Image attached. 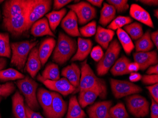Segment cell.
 Masks as SVG:
<instances>
[{"mask_svg":"<svg viewBox=\"0 0 158 118\" xmlns=\"http://www.w3.org/2000/svg\"><path fill=\"white\" fill-rule=\"evenodd\" d=\"M107 2L114 7L118 13L125 12L129 7L127 0H107Z\"/></svg>","mask_w":158,"mask_h":118,"instance_id":"cell-40","label":"cell"},{"mask_svg":"<svg viewBox=\"0 0 158 118\" xmlns=\"http://www.w3.org/2000/svg\"><path fill=\"white\" fill-rule=\"evenodd\" d=\"M86 114L81 109L75 96L69 100V106L66 118H85Z\"/></svg>","mask_w":158,"mask_h":118,"instance_id":"cell-29","label":"cell"},{"mask_svg":"<svg viewBox=\"0 0 158 118\" xmlns=\"http://www.w3.org/2000/svg\"><path fill=\"white\" fill-rule=\"evenodd\" d=\"M124 28L125 31L134 40H137L143 35L142 25L139 23L129 24L124 26Z\"/></svg>","mask_w":158,"mask_h":118,"instance_id":"cell-36","label":"cell"},{"mask_svg":"<svg viewBox=\"0 0 158 118\" xmlns=\"http://www.w3.org/2000/svg\"><path fill=\"white\" fill-rule=\"evenodd\" d=\"M92 45L93 43L90 39L79 37L77 42V51L71 59V62L84 61L91 52Z\"/></svg>","mask_w":158,"mask_h":118,"instance_id":"cell-18","label":"cell"},{"mask_svg":"<svg viewBox=\"0 0 158 118\" xmlns=\"http://www.w3.org/2000/svg\"><path fill=\"white\" fill-rule=\"evenodd\" d=\"M37 97L39 104L42 107L44 114L47 116L50 111L52 105L53 101L52 92H49L44 88H40L37 93Z\"/></svg>","mask_w":158,"mask_h":118,"instance_id":"cell-24","label":"cell"},{"mask_svg":"<svg viewBox=\"0 0 158 118\" xmlns=\"http://www.w3.org/2000/svg\"><path fill=\"white\" fill-rule=\"evenodd\" d=\"M154 16H155V17H156V18H158V10L156 9V10H154Z\"/></svg>","mask_w":158,"mask_h":118,"instance_id":"cell-55","label":"cell"},{"mask_svg":"<svg viewBox=\"0 0 158 118\" xmlns=\"http://www.w3.org/2000/svg\"><path fill=\"white\" fill-rule=\"evenodd\" d=\"M1 18V11H0V18Z\"/></svg>","mask_w":158,"mask_h":118,"instance_id":"cell-57","label":"cell"},{"mask_svg":"<svg viewBox=\"0 0 158 118\" xmlns=\"http://www.w3.org/2000/svg\"><path fill=\"white\" fill-rule=\"evenodd\" d=\"M32 0H10L5 2L2 7L3 19L16 17L24 13L30 7Z\"/></svg>","mask_w":158,"mask_h":118,"instance_id":"cell-9","label":"cell"},{"mask_svg":"<svg viewBox=\"0 0 158 118\" xmlns=\"http://www.w3.org/2000/svg\"><path fill=\"white\" fill-rule=\"evenodd\" d=\"M116 14V9L112 5L104 2L102 8L100 11L99 23L103 26H106L112 21L115 17Z\"/></svg>","mask_w":158,"mask_h":118,"instance_id":"cell-28","label":"cell"},{"mask_svg":"<svg viewBox=\"0 0 158 118\" xmlns=\"http://www.w3.org/2000/svg\"><path fill=\"white\" fill-rule=\"evenodd\" d=\"M129 111L137 118H142L148 115L149 103L145 97L139 95H134L126 98Z\"/></svg>","mask_w":158,"mask_h":118,"instance_id":"cell-7","label":"cell"},{"mask_svg":"<svg viewBox=\"0 0 158 118\" xmlns=\"http://www.w3.org/2000/svg\"><path fill=\"white\" fill-rule=\"evenodd\" d=\"M136 52H147L154 47V44L151 39V33L148 30L138 39L135 43Z\"/></svg>","mask_w":158,"mask_h":118,"instance_id":"cell-27","label":"cell"},{"mask_svg":"<svg viewBox=\"0 0 158 118\" xmlns=\"http://www.w3.org/2000/svg\"><path fill=\"white\" fill-rule=\"evenodd\" d=\"M0 118H2L1 115V114H0Z\"/></svg>","mask_w":158,"mask_h":118,"instance_id":"cell-59","label":"cell"},{"mask_svg":"<svg viewBox=\"0 0 158 118\" xmlns=\"http://www.w3.org/2000/svg\"><path fill=\"white\" fill-rule=\"evenodd\" d=\"M87 60L81 63V75L79 87L74 93L86 89H98L100 93L101 99H104L107 95V87L104 80L98 78L87 63Z\"/></svg>","mask_w":158,"mask_h":118,"instance_id":"cell-1","label":"cell"},{"mask_svg":"<svg viewBox=\"0 0 158 118\" xmlns=\"http://www.w3.org/2000/svg\"><path fill=\"white\" fill-rule=\"evenodd\" d=\"M42 77L45 79L57 80L60 79V72L57 65L54 63H49L43 71Z\"/></svg>","mask_w":158,"mask_h":118,"instance_id":"cell-34","label":"cell"},{"mask_svg":"<svg viewBox=\"0 0 158 118\" xmlns=\"http://www.w3.org/2000/svg\"><path fill=\"white\" fill-rule=\"evenodd\" d=\"M25 110L27 118H44L40 113L33 111L26 104L25 105Z\"/></svg>","mask_w":158,"mask_h":118,"instance_id":"cell-47","label":"cell"},{"mask_svg":"<svg viewBox=\"0 0 158 118\" xmlns=\"http://www.w3.org/2000/svg\"><path fill=\"white\" fill-rule=\"evenodd\" d=\"M23 96L17 91L12 97V112L16 118H27Z\"/></svg>","mask_w":158,"mask_h":118,"instance_id":"cell-23","label":"cell"},{"mask_svg":"<svg viewBox=\"0 0 158 118\" xmlns=\"http://www.w3.org/2000/svg\"><path fill=\"white\" fill-rule=\"evenodd\" d=\"M104 55V52L102 47L99 46H96L91 50L90 56L96 62H98L102 59Z\"/></svg>","mask_w":158,"mask_h":118,"instance_id":"cell-42","label":"cell"},{"mask_svg":"<svg viewBox=\"0 0 158 118\" xmlns=\"http://www.w3.org/2000/svg\"><path fill=\"white\" fill-rule=\"evenodd\" d=\"M100 96V93L98 89H90L80 91L78 103L82 108H85L88 105L92 104L96 98Z\"/></svg>","mask_w":158,"mask_h":118,"instance_id":"cell-26","label":"cell"},{"mask_svg":"<svg viewBox=\"0 0 158 118\" xmlns=\"http://www.w3.org/2000/svg\"><path fill=\"white\" fill-rule=\"evenodd\" d=\"M39 41H24L10 44L12 56L10 64L23 72L31 50L36 47Z\"/></svg>","mask_w":158,"mask_h":118,"instance_id":"cell-3","label":"cell"},{"mask_svg":"<svg viewBox=\"0 0 158 118\" xmlns=\"http://www.w3.org/2000/svg\"><path fill=\"white\" fill-rule=\"evenodd\" d=\"M41 63L39 55V48L35 47L31 50L27 59L26 70L32 79L35 78L40 70Z\"/></svg>","mask_w":158,"mask_h":118,"instance_id":"cell-17","label":"cell"},{"mask_svg":"<svg viewBox=\"0 0 158 118\" xmlns=\"http://www.w3.org/2000/svg\"><path fill=\"white\" fill-rule=\"evenodd\" d=\"M24 75L15 69L12 68L0 71V81L5 82L7 81L21 79L25 78Z\"/></svg>","mask_w":158,"mask_h":118,"instance_id":"cell-35","label":"cell"},{"mask_svg":"<svg viewBox=\"0 0 158 118\" xmlns=\"http://www.w3.org/2000/svg\"><path fill=\"white\" fill-rule=\"evenodd\" d=\"M53 101L47 118H62L67 109V103L58 93L52 92Z\"/></svg>","mask_w":158,"mask_h":118,"instance_id":"cell-15","label":"cell"},{"mask_svg":"<svg viewBox=\"0 0 158 118\" xmlns=\"http://www.w3.org/2000/svg\"><path fill=\"white\" fill-rule=\"evenodd\" d=\"M81 35L86 38L91 37L96 34L97 31V23L95 21H92L89 23L81 27L79 30Z\"/></svg>","mask_w":158,"mask_h":118,"instance_id":"cell-39","label":"cell"},{"mask_svg":"<svg viewBox=\"0 0 158 118\" xmlns=\"http://www.w3.org/2000/svg\"><path fill=\"white\" fill-rule=\"evenodd\" d=\"M151 39L152 41V43H154L155 46H156L157 49L158 48V31H156L153 32L151 34Z\"/></svg>","mask_w":158,"mask_h":118,"instance_id":"cell-51","label":"cell"},{"mask_svg":"<svg viewBox=\"0 0 158 118\" xmlns=\"http://www.w3.org/2000/svg\"><path fill=\"white\" fill-rule=\"evenodd\" d=\"M146 73L148 75H158V64L151 66L146 71Z\"/></svg>","mask_w":158,"mask_h":118,"instance_id":"cell-50","label":"cell"},{"mask_svg":"<svg viewBox=\"0 0 158 118\" xmlns=\"http://www.w3.org/2000/svg\"><path fill=\"white\" fill-rule=\"evenodd\" d=\"M120 45L117 39L113 41L106 50L105 54L98 62L97 67L98 75L102 76L107 73L113 65L120 53Z\"/></svg>","mask_w":158,"mask_h":118,"instance_id":"cell-5","label":"cell"},{"mask_svg":"<svg viewBox=\"0 0 158 118\" xmlns=\"http://www.w3.org/2000/svg\"><path fill=\"white\" fill-rule=\"evenodd\" d=\"M152 105L151 106V118H158V104L152 98H151Z\"/></svg>","mask_w":158,"mask_h":118,"instance_id":"cell-46","label":"cell"},{"mask_svg":"<svg viewBox=\"0 0 158 118\" xmlns=\"http://www.w3.org/2000/svg\"><path fill=\"white\" fill-rule=\"evenodd\" d=\"M56 46V40L53 38H47L41 43L39 55L42 66L45 65Z\"/></svg>","mask_w":158,"mask_h":118,"instance_id":"cell-21","label":"cell"},{"mask_svg":"<svg viewBox=\"0 0 158 118\" xmlns=\"http://www.w3.org/2000/svg\"><path fill=\"white\" fill-rule=\"evenodd\" d=\"M77 49L76 41L60 31L53 52L52 59L57 63L64 64L75 54Z\"/></svg>","mask_w":158,"mask_h":118,"instance_id":"cell-2","label":"cell"},{"mask_svg":"<svg viewBox=\"0 0 158 118\" xmlns=\"http://www.w3.org/2000/svg\"><path fill=\"white\" fill-rule=\"evenodd\" d=\"M134 61L139 66V70L144 71L149 66L158 64V54L156 51L136 52L133 55Z\"/></svg>","mask_w":158,"mask_h":118,"instance_id":"cell-13","label":"cell"},{"mask_svg":"<svg viewBox=\"0 0 158 118\" xmlns=\"http://www.w3.org/2000/svg\"><path fill=\"white\" fill-rule=\"evenodd\" d=\"M15 87L12 82H7L0 85V96L7 97L15 90Z\"/></svg>","mask_w":158,"mask_h":118,"instance_id":"cell-41","label":"cell"},{"mask_svg":"<svg viewBox=\"0 0 158 118\" xmlns=\"http://www.w3.org/2000/svg\"><path fill=\"white\" fill-rule=\"evenodd\" d=\"M131 61L128 58L122 56L118 59L113 66L112 68L110 70L112 74L114 76H121L126 75L130 73L127 70V66Z\"/></svg>","mask_w":158,"mask_h":118,"instance_id":"cell-30","label":"cell"},{"mask_svg":"<svg viewBox=\"0 0 158 118\" xmlns=\"http://www.w3.org/2000/svg\"><path fill=\"white\" fill-rule=\"evenodd\" d=\"M67 10L63 8L58 11L53 10L52 12L46 14V17L48 18L50 28L53 32H56L57 27L60 24Z\"/></svg>","mask_w":158,"mask_h":118,"instance_id":"cell-31","label":"cell"},{"mask_svg":"<svg viewBox=\"0 0 158 118\" xmlns=\"http://www.w3.org/2000/svg\"><path fill=\"white\" fill-rule=\"evenodd\" d=\"M52 4L51 0H32L27 12L26 31L50 10Z\"/></svg>","mask_w":158,"mask_h":118,"instance_id":"cell-6","label":"cell"},{"mask_svg":"<svg viewBox=\"0 0 158 118\" xmlns=\"http://www.w3.org/2000/svg\"><path fill=\"white\" fill-rule=\"evenodd\" d=\"M87 2L94 6H97L100 8L102 7L103 1V0H88Z\"/></svg>","mask_w":158,"mask_h":118,"instance_id":"cell-53","label":"cell"},{"mask_svg":"<svg viewBox=\"0 0 158 118\" xmlns=\"http://www.w3.org/2000/svg\"><path fill=\"white\" fill-rule=\"evenodd\" d=\"M72 2V1L71 0H55L54 1L53 9L55 10H58Z\"/></svg>","mask_w":158,"mask_h":118,"instance_id":"cell-45","label":"cell"},{"mask_svg":"<svg viewBox=\"0 0 158 118\" xmlns=\"http://www.w3.org/2000/svg\"><path fill=\"white\" fill-rule=\"evenodd\" d=\"M30 7L24 13L19 16L10 19H3L2 26L5 31L16 37L20 36L26 31L27 17Z\"/></svg>","mask_w":158,"mask_h":118,"instance_id":"cell-11","label":"cell"},{"mask_svg":"<svg viewBox=\"0 0 158 118\" xmlns=\"http://www.w3.org/2000/svg\"><path fill=\"white\" fill-rule=\"evenodd\" d=\"M67 7L75 12L78 18V22L80 25L87 23L96 17V10L88 2H81L76 4L68 5Z\"/></svg>","mask_w":158,"mask_h":118,"instance_id":"cell-10","label":"cell"},{"mask_svg":"<svg viewBox=\"0 0 158 118\" xmlns=\"http://www.w3.org/2000/svg\"><path fill=\"white\" fill-rule=\"evenodd\" d=\"M112 104L111 101L97 102L88 109L90 118H110L109 111Z\"/></svg>","mask_w":158,"mask_h":118,"instance_id":"cell-16","label":"cell"},{"mask_svg":"<svg viewBox=\"0 0 158 118\" xmlns=\"http://www.w3.org/2000/svg\"><path fill=\"white\" fill-rule=\"evenodd\" d=\"M127 70L129 72H135L139 70V66L136 63H130L127 66Z\"/></svg>","mask_w":158,"mask_h":118,"instance_id":"cell-48","label":"cell"},{"mask_svg":"<svg viewBox=\"0 0 158 118\" xmlns=\"http://www.w3.org/2000/svg\"><path fill=\"white\" fill-rule=\"evenodd\" d=\"M117 34L119 40L121 43L125 53L128 55H130L135 48V45L132 41V39L127 33L122 28L117 30Z\"/></svg>","mask_w":158,"mask_h":118,"instance_id":"cell-32","label":"cell"},{"mask_svg":"<svg viewBox=\"0 0 158 118\" xmlns=\"http://www.w3.org/2000/svg\"><path fill=\"white\" fill-rule=\"evenodd\" d=\"M62 75L66 78L76 89L79 87L81 71L75 63H72L70 65L64 68L62 71Z\"/></svg>","mask_w":158,"mask_h":118,"instance_id":"cell-20","label":"cell"},{"mask_svg":"<svg viewBox=\"0 0 158 118\" xmlns=\"http://www.w3.org/2000/svg\"><path fill=\"white\" fill-rule=\"evenodd\" d=\"M31 34L35 37H40L48 35L55 38L54 33L50 28L48 21L46 18L39 19L31 27Z\"/></svg>","mask_w":158,"mask_h":118,"instance_id":"cell-22","label":"cell"},{"mask_svg":"<svg viewBox=\"0 0 158 118\" xmlns=\"http://www.w3.org/2000/svg\"><path fill=\"white\" fill-rule=\"evenodd\" d=\"M142 82L145 85H152L156 84L158 82V75H144L142 77Z\"/></svg>","mask_w":158,"mask_h":118,"instance_id":"cell-43","label":"cell"},{"mask_svg":"<svg viewBox=\"0 0 158 118\" xmlns=\"http://www.w3.org/2000/svg\"><path fill=\"white\" fill-rule=\"evenodd\" d=\"M130 15L134 19L149 27L154 28V25L149 12L138 4H132L131 5Z\"/></svg>","mask_w":158,"mask_h":118,"instance_id":"cell-19","label":"cell"},{"mask_svg":"<svg viewBox=\"0 0 158 118\" xmlns=\"http://www.w3.org/2000/svg\"><path fill=\"white\" fill-rule=\"evenodd\" d=\"M7 61L3 57L0 58V71L3 70L6 67Z\"/></svg>","mask_w":158,"mask_h":118,"instance_id":"cell-54","label":"cell"},{"mask_svg":"<svg viewBox=\"0 0 158 118\" xmlns=\"http://www.w3.org/2000/svg\"><path fill=\"white\" fill-rule=\"evenodd\" d=\"M110 118H128L129 115L125 105L122 103H118L111 107L109 111Z\"/></svg>","mask_w":158,"mask_h":118,"instance_id":"cell-38","label":"cell"},{"mask_svg":"<svg viewBox=\"0 0 158 118\" xmlns=\"http://www.w3.org/2000/svg\"><path fill=\"white\" fill-rule=\"evenodd\" d=\"M110 82L113 94L117 99L142 91L141 87L127 81L111 79Z\"/></svg>","mask_w":158,"mask_h":118,"instance_id":"cell-8","label":"cell"},{"mask_svg":"<svg viewBox=\"0 0 158 118\" xmlns=\"http://www.w3.org/2000/svg\"><path fill=\"white\" fill-rule=\"evenodd\" d=\"M16 85L24 96L26 105L33 111L39 110L40 105L37 97V89L39 85L37 82L26 76L24 79H19Z\"/></svg>","mask_w":158,"mask_h":118,"instance_id":"cell-4","label":"cell"},{"mask_svg":"<svg viewBox=\"0 0 158 118\" xmlns=\"http://www.w3.org/2000/svg\"><path fill=\"white\" fill-rule=\"evenodd\" d=\"M132 21L133 19L130 17L119 16L112 20L110 24L107 26V29L116 31L127 25L129 24Z\"/></svg>","mask_w":158,"mask_h":118,"instance_id":"cell-37","label":"cell"},{"mask_svg":"<svg viewBox=\"0 0 158 118\" xmlns=\"http://www.w3.org/2000/svg\"><path fill=\"white\" fill-rule=\"evenodd\" d=\"M78 18L74 11L70 10L61 21V26L67 34L73 37L81 36L78 26Z\"/></svg>","mask_w":158,"mask_h":118,"instance_id":"cell-14","label":"cell"},{"mask_svg":"<svg viewBox=\"0 0 158 118\" xmlns=\"http://www.w3.org/2000/svg\"><path fill=\"white\" fill-rule=\"evenodd\" d=\"M140 2L149 6H158V0H141Z\"/></svg>","mask_w":158,"mask_h":118,"instance_id":"cell-52","label":"cell"},{"mask_svg":"<svg viewBox=\"0 0 158 118\" xmlns=\"http://www.w3.org/2000/svg\"><path fill=\"white\" fill-rule=\"evenodd\" d=\"M146 88L149 90L150 94L152 96V98L156 102H158V84H154L152 86H148Z\"/></svg>","mask_w":158,"mask_h":118,"instance_id":"cell-44","label":"cell"},{"mask_svg":"<svg viewBox=\"0 0 158 118\" xmlns=\"http://www.w3.org/2000/svg\"><path fill=\"white\" fill-rule=\"evenodd\" d=\"M11 50L8 33H0V57L10 58Z\"/></svg>","mask_w":158,"mask_h":118,"instance_id":"cell-33","label":"cell"},{"mask_svg":"<svg viewBox=\"0 0 158 118\" xmlns=\"http://www.w3.org/2000/svg\"><path fill=\"white\" fill-rule=\"evenodd\" d=\"M37 79L44 84L47 88L58 92L63 96H67L74 92L76 88L69 82L65 78H62L57 80H50L45 79L39 74L37 77Z\"/></svg>","mask_w":158,"mask_h":118,"instance_id":"cell-12","label":"cell"},{"mask_svg":"<svg viewBox=\"0 0 158 118\" xmlns=\"http://www.w3.org/2000/svg\"><path fill=\"white\" fill-rule=\"evenodd\" d=\"M114 35V32L112 30L106 29L98 26L97 28L95 39L104 49H107Z\"/></svg>","mask_w":158,"mask_h":118,"instance_id":"cell-25","label":"cell"},{"mask_svg":"<svg viewBox=\"0 0 158 118\" xmlns=\"http://www.w3.org/2000/svg\"><path fill=\"white\" fill-rule=\"evenodd\" d=\"M142 76L137 72H132L129 76V80L131 82H137L142 79Z\"/></svg>","mask_w":158,"mask_h":118,"instance_id":"cell-49","label":"cell"},{"mask_svg":"<svg viewBox=\"0 0 158 118\" xmlns=\"http://www.w3.org/2000/svg\"><path fill=\"white\" fill-rule=\"evenodd\" d=\"M3 1H0V3H1V2H3Z\"/></svg>","mask_w":158,"mask_h":118,"instance_id":"cell-58","label":"cell"},{"mask_svg":"<svg viewBox=\"0 0 158 118\" xmlns=\"http://www.w3.org/2000/svg\"><path fill=\"white\" fill-rule=\"evenodd\" d=\"M2 97H1V96H0V103H1V102L2 100Z\"/></svg>","mask_w":158,"mask_h":118,"instance_id":"cell-56","label":"cell"}]
</instances>
